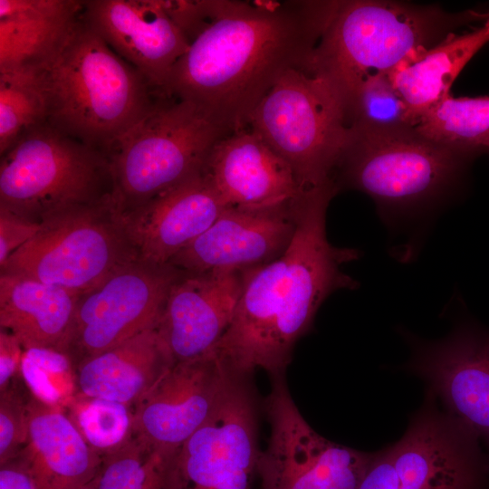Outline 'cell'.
I'll use <instances>...</instances> for the list:
<instances>
[{
    "label": "cell",
    "instance_id": "1",
    "mask_svg": "<svg viewBox=\"0 0 489 489\" xmlns=\"http://www.w3.org/2000/svg\"><path fill=\"white\" fill-rule=\"evenodd\" d=\"M333 1H206L204 23L173 67L162 95L188 101L227 134L280 77L305 69Z\"/></svg>",
    "mask_w": 489,
    "mask_h": 489
},
{
    "label": "cell",
    "instance_id": "2",
    "mask_svg": "<svg viewBox=\"0 0 489 489\" xmlns=\"http://www.w3.org/2000/svg\"><path fill=\"white\" fill-rule=\"evenodd\" d=\"M336 193L333 184L306 192L284 253L246 270L233 321L213 350L232 374L250 377L258 368L271 377L284 374L325 299L356 288L342 264L357 259L358 250L336 247L326 235V211Z\"/></svg>",
    "mask_w": 489,
    "mask_h": 489
},
{
    "label": "cell",
    "instance_id": "3",
    "mask_svg": "<svg viewBox=\"0 0 489 489\" xmlns=\"http://www.w3.org/2000/svg\"><path fill=\"white\" fill-rule=\"evenodd\" d=\"M40 73L46 122L108 156L161 97L87 24L82 11L62 48Z\"/></svg>",
    "mask_w": 489,
    "mask_h": 489
},
{
    "label": "cell",
    "instance_id": "4",
    "mask_svg": "<svg viewBox=\"0 0 489 489\" xmlns=\"http://www.w3.org/2000/svg\"><path fill=\"white\" fill-rule=\"evenodd\" d=\"M488 18L489 10L449 12L436 5L400 1H333L306 70L327 79L345 108L367 75L388 73L459 28Z\"/></svg>",
    "mask_w": 489,
    "mask_h": 489
},
{
    "label": "cell",
    "instance_id": "5",
    "mask_svg": "<svg viewBox=\"0 0 489 489\" xmlns=\"http://www.w3.org/2000/svg\"><path fill=\"white\" fill-rule=\"evenodd\" d=\"M474 160L434 141L414 127L369 129L350 127L333 181L368 195L386 221L426 210L464 185Z\"/></svg>",
    "mask_w": 489,
    "mask_h": 489
},
{
    "label": "cell",
    "instance_id": "6",
    "mask_svg": "<svg viewBox=\"0 0 489 489\" xmlns=\"http://www.w3.org/2000/svg\"><path fill=\"white\" fill-rule=\"evenodd\" d=\"M247 127L291 167L303 190L335 184L350 127L340 96L324 77L302 68L285 72Z\"/></svg>",
    "mask_w": 489,
    "mask_h": 489
},
{
    "label": "cell",
    "instance_id": "7",
    "mask_svg": "<svg viewBox=\"0 0 489 489\" xmlns=\"http://www.w3.org/2000/svg\"><path fill=\"white\" fill-rule=\"evenodd\" d=\"M112 194L109 156L47 122L1 155L0 207L33 222Z\"/></svg>",
    "mask_w": 489,
    "mask_h": 489
},
{
    "label": "cell",
    "instance_id": "8",
    "mask_svg": "<svg viewBox=\"0 0 489 489\" xmlns=\"http://www.w3.org/2000/svg\"><path fill=\"white\" fill-rule=\"evenodd\" d=\"M226 135L194 104L159 97L109 155L119 209L123 213L201 173Z\"/></svg>",
    "mask_w": 489,
    "mask_h": 489
},
{
    "label": "cell",
    "instance_id": "9",
    "mask_svg": "<svg viewBox=\"0 0 489 489\" xmlns=\"http://www.w3.org/2000/svg\"><path fill=\"white\" fill-rule=\"evenodd\" d=\"M139 259L113 196L51 215L1 273L26 276L78 294Z\"/></svg>",
    "mask_w": 489,
    "mask_h": 489
},
{
    "label": "cell",
    "instance_id": "10",
    "mask_svg": "<svg viewBox=\"0 0 489 489\" xmlns=\"http://www.w3.org/2000/svg\"><path fill=\"white\" fill-rule=\"evenodd\" d=\"M182 273L170 264L139 259L117 270L79 295L72 324L56 350L76 369L85 360L157 326L168 292Z\"/></svg>",
    "mask_w": 489,
    "mask_h": 489
},
{
    "label": "cell",
    "instance_id": "11",
    "mask_svg": "<svg viewBox=\"0 0 489 489\" xmlns=\"http://www.w3.org/2000/svg\"><path fill=\"white\" fill-rule=\"evenodd\" d=\"M271 378L264 404L271 433L257 464L262 489H357L373 454L320 436L298 410L284 374Z\"/></svg>",
    "mask_w": 489,
    "mask_h": 489
},
{
    "label": "cell",
    "instance_id": "12",
    "mask_svg": "<svg viewBox=\"0 0 489 489\" xmlns=\"http://www.w3.org/2000/svg\"><path fill=\"white\" fill-rule=\"evenodd\" d=\"M260 454L250 377L231 373L210 419L178 451L176 489H251Z\"/></svg>",
    "mask_w": 489,
    "mask_h": 489
},
{
    "label": "cell",
    "instance_id": "13",
    "mask_svg": "<svg viewBox=\"0 0 489 489\" xmlns=\"http://www.w3.org/2000/svg\"><path fill=\"white\" fill-rule=\"evenodd\" d=\"M481 444L451 416L420 413L388 447L398 489H489V455Z\"/></svg>",
    "mask_w": 489,
    "mask_h": 489
},
{
    "label": "cell",
    "instance_id": "14",
    "mask_svg": "<svg viewBox=\"0 0 489 489\" xmlns=\"http://www.w3.org/2000/svg\"><path fill=\"white\" fill-rule=\"evenodd\" d=\"M230 372L214 351L176 362L133 407L132 435L177 451L215 412Z\"/></svg>",
    "mask_w": 489,
    "mask_h": 489
},
{
    "label": "cell",
    "instance_id": "15",
    "mask_svg": "<svg viewBox=\"0 0 489 489\" xmlns=\"http://www.w3.org/2000/svg\"><path fill=\"white\" fill-rule=\"evenodd\" d=\"M303 196L277 207L225 208L213 225L168 264L185 273H203L246 270L275 260L293 237Z\"/></svg>",
    "mask_w": 489,
    "mask_h": 489
},
{
    "label": "cell",
    "instance_id": "16",
    "mask_svg": "<svg viewBox=\"0 0 489 489\" xmlns=\"http://www.w3.org/2000/svg\"><path fill=\"white\" fill-rule=\"evenodd\" d=\"M87 24L162 96L189 42L159 0L83 1Z\"/></svg>",
    "mask_w": 489,
    "mask_h": 489
},
{
    "label": "cell",
    "instance_id": "17",
    "mask_svg": "<svg viewBox=\"0 0 489 489\" xmlns=\"http://www.w3.org/2000/svg\"><path fill=\"white\" fill-rule=\"evenodd\" d=\"M246 270L183 272L174 283L158 330L175 362L213 351L233 321Z\"/></svg>",
    "mask_w": 489,
    "mask_h": 489
},
{
    "label": "cell",
    "instance_id": "18",
    "mask_svg": "<svg viewBox=\"0 0 489 489\" xmlns=\"http://www.w3.org/2000/svg\"><path fill=\"white\" fill-rule=\"evenodd\" d=\"M489 452V331L465 324L418 349L410 366Z\"/></svg>",
    "mask_w": 489,
    "mask_h": 489
},
{
    "label": "cell",
    "instance_id": "19",
    "mask_svg": "<svg viewBox=\"0 0 489 489\" xmlns=\"http://www.w3.org/2000/svg\"><path fill=\"white\" fill-rule=\"evenodd\" d=\"M203 174L225 207H277L307 192L291 167L248 127L215 144Z\"/></svg>",
    "mask_w": 489,
    "mask_h": 489
},
{
    "label": "cell",
    "instance_id": "20",
    "mask_svg": "<svg viewBox=\"0 0 489 489\" xmlns=\"http://www.w3.org/2000/svg\"><path fill=\"white\" fill-rule=\"evenodd\" d=\"M225 208L202 171L123 212L122 219L138 258L164 265L206 231Z\"/></svg>",
    "mask_w": 489,
    "mask_h": 489
},
{
    "label": "cell",
    "instance_id": "21",
    "mask_svg": "<svg viewBox=\"0 0 489 489\" xmlns=\"http://www.w3.org/2000/svg\"><path fill=\"white\" fill-rule=\"evenodd\" d=\"M29 432L19 455L37 489H81L91 484L102 455L85 441L63 409L31 397Z\"/></svg>",
    "mask_w": 489,
    "mask_h": 489
},
{
    "label": "cell",
    "instance_id": "22",
    "mask_svg": "<svg viewBox=\"0 0 489 489\" xmlns=\"http://www.w3.org/2000/svg\"><path fill=\"white\" fill-rule=\"evenodd\" d=\"M158 325L82 361L78 395L134 407L176 363Z\"/></svg>",
    "mask_w": 489,
    "mask_h": 489
},
{
    "label": "cell",
    "instance_id": "23",
    "mask_svg": "<svg viewBox=\"0 0 489 489\" xmlns=\"http://www.w3.org/2000/svg\"><path fill=\"white\" fill-rule=\"evenodd\" d=\"M82 7L75 0H0V72L43 70L64 45Z\"/></svg>",
    "mask_w": 489,
    "mask_h": 489
},
{
    "label": "cell",
    "instance_id": "24",
    "mask_svg": "<svg viewBox=\"0 0 489 489\" xmlns=\"http://www.w3.org/2000/svg\"><path fill=\"white\" fill-rule=\"evenodd\" d=\"M78 293L14 273L0 274V325L24 350L57 349L74 315Z\"/></svg>",
    "mask_w": 489,
    "mask_h": 489
},
{
    "label": "cell",
    "instance_id": "25",
    "mask_svg": "<svg viewBox=\"0 0 489 489\" xmlns=\"http://www.w3.org/2000/svg\"><path fill=\"white\" fill-rule=\"evenodd\" d=\"M487 43L489 18L468 33L449 34L418 59L388 73L415 126L422 115L450 96L455 78Z\"/></svg>",
    "mask_w": 489,
    "mask_h": 489
},
{
    "label": "cell",
    "instance_id": "26",
    "mask_svg": "<svg viewBox=\"0 0 489 489\" xmlns=\"http://www.w3.org/2000/svg\"><path fill=\"white\" fill-rule=\"evenodd\" d=\"M415 129L473 160L489 156V96L451 95L420 117Z\"/></svg>",
    "mask_w": 489,
    "mask_h": 489
},
{
    "label": "cell",
    "instance_id": "27",
    "mask_svg": "<svg viewBox=\"0 0 489 489\" xmlns=\"http://www.w3.org/2000/svg\"><path fill=\"white\" fill-rule=\"evenodd\" d=\"M178 451L156 448L132 435L102 455L92 484L95 489H174Z\"/></svg>",
    "mask_w": 489,
    "mask_h": 489
},
{
    "label": "cell",
    "instance_id": "28",
    "mask_svg": "<svg viewBox=\"0 0 489 489\" xmlns=\"http://www.w3.org/2000/svg\"><path fill=\"white\" fill-rule=\"evenodd\" d=\"M46 120V98L40 71L0 72V155L24 133Z\"/></svg>",
    "mask_w": 489,
    "mask_h": 489
},
{
    "label": "cell",
    "instance_id": "29",
    "mask_svg": "<svg viewBox=\"0 0 489 489\" xmlns=\"http://www.w3.org/2000/svg\"><path fill=\"white\" fill-rule=\"evenodd\" d=\"M349 127L394 129L414 127V120L386 72L367 75L345 104Z\"/></svg>",
    "mask_w": 489,
    "mask_h": 489
},
{
    "label": "cell",
    "instance_id": "30",
    "mask_svg": "<svg viewBox=\"0 0 489 489\" xmlns=\"http://www.w3.org/2000/svg\"><path fill=\"white\" fill-rule=\"evenodd\" d=\"M19 371L31 397L48 406L63 409L78 394L75 366L56 349L24 350Z\"/></svg>",
    "mask_w": 489,
    "mask_h": 489
},
{
    "label": "cell",
    "instance_id": "31",
    "mask_svg": "<svg viewBox=\"0 0 489 489\" xmlns=\"http://www.w3.org/2000/svg\"><path fill=\"white\" fill-rule=\"evenodd\" d=\"M68 408L85 441L101 455L118 449L132 436L133 408L127 404L77 394Z\"/></svg>",
    "mask_w": 489,
    "mask_h": 489
},
{
    "label": "cell",
    "instance_id": "32",
    "mask_svg": "<svg viewBox=\"0 0 489 489\" xmlns=\"http://www.w3.org/2000/svg\"><path fill=\"white\" fill-rule=\"evenodd\" d=\"M28 401L14 384L0 391V465L16 457L27 442Z\"/></svg>",
    "mask_w": 489,
    "mask_h": 489
},
{
    "label": "cell",
    "instance_id": "33",
    "mask_svg": "<svg viewBox=\"0 0 489 489\" xmlns=\"http://www.w3.org/2000/svg\"><path fill=\"white\" fill-rule=\"evenodd\" d=\"M41 229V224L0 207V268Z\"/></svg>",
    "mask_w": 489,
    "mask_h": 489
},
{
    "label": "cell",
    "instance_id": "34",
    "mask_svg": "<svg viewBox=\"0 0 489 489\" xmlns=\"http://www.w3.org/2000/svg\"><path fill=\"white\" fill-rule=\"evenodd\" d=\"M398 479L388 448L373 454L357 489H398Z\"/></svg>",
    "mask_w": 489,
    "mask_h": 489
},
{
    "label": "cell",
    "instance_id": "35",
    "mask_svg": "<svg viewBox=\"0 0 489 489\" xmlns=\"http://www.w3.org/2000/svg\"><path fill=\"white\" fill-rule=\"evenodd\" d=\"M24 348L8 331H0V389L8 386L13 377L20 370Z\"/></svg>",
    "mask_w": 489,
    "mask_h": 489
},
{
    "label": "cell",
    "instance_id": "36",
    "mask_svg": "<svg viewBox=\"0 0 489 489\" xmlns=\"http://www.w3.org/2000/svg\"><path fill=\"white\" fill-rule=\"evenodd\" d=\"M0 489H37L29 467L20 455L1 465Z\"/></svg>",
    "mask_w": 489,
    "mask_h": 489
},
{
    "label": "cell",
    "instance_id": "37",
    "mask_svg": "<svg viewBox=\"0 0 489 489\" xmlns=\"http://www.w3.org/2000/svg\"><path fill=\"white\" fill-rule=\"evenodd\" d=\"M81 489H95L92 482Z\"/></svg>",
    "mask_w": 489,
    "mask_h": 489
}]
</instances>
